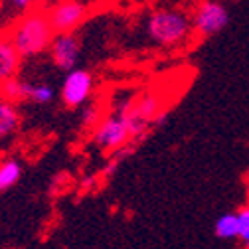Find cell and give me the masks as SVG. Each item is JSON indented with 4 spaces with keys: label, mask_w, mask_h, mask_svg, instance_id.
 Wrapping results in <instances>:
<instances>
[{
    "label": "cell",
    "mask_w": 249,
    "mask_h": 249,
    "mask_svg": "<svg viewBox=\"0 0 249 249\" xmlns=\"http://www.w3.org/2000/svg\"><path fill=\"white\" fill-rule=\"evenodd\" d=\"M142 32L154 48L176 50L194 36L192 16L180 6H154L144 16Z\"/></svg>",
    "instance_id": "obj_1"
},
{
    "label": "cell",
    "mask_w": 249,
    "mask_h": 249,
    "mask_svg": "<svg viewBox=\"0 0 249 249\" xmlns=\"http://www.w3.org/2000/svg\"><path fill=\"white\" fill-rule=\"evenodd\" d=\"M4 32L22 57L42 55L50 50V44L55 36V30L42 4H36L34 8L16 16V20H12L8 28H4Z\"/></svg>",
    "instance_id": "obj_2"
},
{
    "label": "cell",
    "mask_w": 249,
    "mask_h": 249,
    "mask_svg": "<svg viewBox=\"0 0 249 249\" xmlns=\"http://www.w3.org/2000/svg\"><path fill=\"white\" fill-rule=\"evenodd\" d=\"M137 95H127L123 93L119 95L113 105L111 111H107L103 115V119L97 123V127L89 133L91 144L97 150L111 154L123 146H127L131 142V133H129V124H127V111L133 105Z\"/></svg>",
    "instance_id": "obj_3"
},
{
    "label": "cell",
    "mask_w": 249,
    "mask_h": 249,
    "mask_svg": "<svg viewBox=\"0 0 249 249\" xmlns=\"http://www.w3.org/2000/svg\"><path fill=\"white\" fill-rule=\"evenodd\" d=\"M192 30L198 40L220 34L230 22V10L224 0H198L192 10Z\"/></svg>",
    "instance_id": "obj_4"
},
{
    "label": "cell",
    "mask_w": 249,
    "mask_h": 249,
    "mask_svg": "<svg viewBox=\"0 0 249 249\" xmlns=\"http://www.w3.org/2000/svg\"><path fill=\"white\" fill-rule=\"evenodd\" d=\"M93 87H95L93 73L85 68L75 66L73 70L66 71V77L59 87V99L68 109H79L85 103H89L93 95Z\"/></svg>",
    "instance_id": "obj_5"
},
{
    "label": "cell",
    "mask_w": 249,
    "mask_h": 249,
    "mask_svg": "<svg viewBox=\"0 0 249 249\" xmlns=\"http://www.w3.org/2000/svg\"><path fill=\"white\" fill-rule=\"evenodd\" d=\"M44 8L48 12V18L55 30V34L75 32L91 12L85 0H57V2H52Z\"/></svg>",
    "instance_id": "obj_6"
},
{
    "label": "cell",
    "mask_w": 249,
    "mask_h": 249,
    "mask_svg": "<svg viewBox=\"0 0 249 249\" xmlns=\"http://www.w3.org/2000/svg\"><path fill=\"white\" fill-rule=\"evenodd\" d=\"M81 53V44L73 32H61L55 34L52 44H50V57L52 64L61 70V71H70L77 66Z\"/></svg>",
    "instance_id": "obj_7"
},
{
    "label": "cell",
    "mask_w": 249,
    "mask_h": 249,
    "mask_svg": "<svg viewBox=\"0 0 249 249\" xmlns=\"http://www.w3.org/2000/svg\"><path fill=\"white\" fill-rule=\"evenodd\" d=\"M20 64H22V55L16 52L8 34L0 32V83L12 75H18Z\"/></svg>",
    "instance_id": "obj_8"
},
{
    "label": "cell",
    "mask_w": 249,
    "mask_h": 249,
    "mask_svg": "<svg viewBox=\"0 0 249 249\" xmlns=\"http://www.w3.org/2000/svg\"><path fill=\"white\" fill-rule=\"evenodd\" d=\"M22 124V113L18 105L0 99V144L10 141Z\"/></svg>",
    "instance_id": "obj_9"
},
{
    "label": "cell",
    "mask_w": 249,
    "mask_h": 249,
    "mask_svg": "<svg viewBox=\"0 0 249 249\" xmlns=\"http://www.w3.org/2000/svg\"><path fill=\"white\" fill-rule=\"evenodd\" d=\"M30 93H32V81L20 79L16 75H12L0 83V99L14 103V105L30 103Z\"/></svg>",
    "instance_id": "obj_10"
},
{
    "label": "cell",
    "mask_w": 249,
    "mask_h": 249,
    "mask_svg": "<svg viewBox=\"0 0 249 249\" xmlns=\"http://www.w3.org/2000/svg\"><path fill=\"white\" fill-rule=\"evenodd\" d=\"M24 166L16 157H2L0 159V194L12 190L22 180Z\"/></svg>",
    "instance_id": "obj_11"
},
{
    "label": "cell",
    "mask_w": 249,
    "mask_h": 249,
    "mask_svg": "<svg viewBox=\"0 0 249 249\" xmlns=\"http://www.w3.org/2000/svg\"><path fill=\"white\" fill-rule=\"evenodd\" d=\"M213 233L220 239H237V233H239L237 212H228L217 217L213 224Z\"/></svg>",
    "instance_id": "obj_12"
},
{
    "label": "cell",
    "mask_w": 249,
    "mask_h": 249,
    "mask_svg": "<svg viewBox=\"0 0 249 249\" xmlns=\"http://www.w3.org/2000/svg\"><path fill=\"white\" fill-rule=\"evenodd\" d=\"M105 113H107V111L103 109L101 103H85V105L81 107V127H83L87 133H91L93 129L97 127V123L103 119Z\"/></svg>",
    "instance_id": "obj_13"
},
{
    "label": "cell",
    "mask_w": 249,
    "mask_h": 249,
    "mask_svg": "<svg viewBox=\"0 0 249 249\" xmlns=\"http://www.w3.org/2000/svg\"><path fill=\"white\" fill-rule=\"evenodd\" d=\"M55 99V89L50 83H32V93H30V103L48 105Z\"/></svg>",
    "instance_id": "obj_14"
},
{
    "label": "cell",
    "mask_w": 249,
    "mask_h": 249,
    "mask_svg": "<svg viewBox=\"0 0 249 249\" xmlns=\"http://www.w3.org/2000/svg\"><path fill=\"white\" fill-rule=\"evenodd\" d=\"M235 212H237V222H239L237 241L243 245V249H249V204H243Z\"/></svg>",
    "instance_id": "obj_15"
},
{
    "label": "cell",
    "mask_w": 249,
    "mask_h": 249,
    "mask_svg": "<svg viewBox=\"0 0 249 249\" xmlns=\"http://www.w3.org/2000/svg\"><path fill=\"white\" fill-rule=\"evenodd\" d=\"M2 2H6L10 6V10H16V14L20 16L22 12L34 8L38 4V0H2Z\"/></svg>",
    "instance_id": "obj_16"
},
{
    "label": "cell",
    "mask_w": 249,
    "mask_h": 249,
    "mask_svg": "<svg viewBox=\"0 0 249 249\" xmlns=\"http://www.w3.org/2000/svg\"><path fill=\"white\" fill-rule=\"evenodd\" d=\"M97 180H99V176H97V174H87V176H85V178L79 182V190H81V192H85V190L95 188Z\"/></svg>",
    "instance_id": "obj_17"
},
{
    "label": "cell",
    "mask_w": 249,
    "mask_h": 249,
    "mask_svg": "<svg viewBox=\"0 0 249 249\" xmlns=\"http://www.w3.org/2000/svg\"><path fill=\"white\" fill-rule=\"evenodd\" d=\"M52 2H57V0H38V4H42V6H48Z\"/></svg>",
    "instance_id": "obj_18"
},
{
    "label": "cell",
    "mask_w": 249,
    "mask_h": 249,
    "mask_svg": "<svg viewBox=\"0 0 249 249\" xmlns=\"http://www.w3.org/2000/svg\"><path fill=\"white\" fill-rule=\"evenodd\" d=\"M245 194H247V198H249V176H247V180H245Z\"/></svg>",
    "instance_id": "obj_19"
},
{
    "label": "cell",
    "mask_w": 249,
    "mask_h": 249,
    "mask_svg": "<svg viewBox=\"0 0 249 249\" xmlns=\"http://www.w3.org/2000/svg\"><path fill=\"white\" fill-rule=\"evenodd\" d=\"M0 2H2V0H0Z\"/></svg>",
    "instance_id": "obj_20"
}]
</instances>
